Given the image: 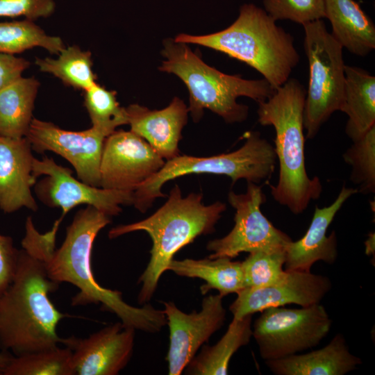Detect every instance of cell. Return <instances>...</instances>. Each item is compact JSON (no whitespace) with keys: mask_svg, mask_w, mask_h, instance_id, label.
Returning a JSON list of instances; mask_svg holds the SVG:
<instances>
[{"mask_svg":"<svg viewBox=\"0 0 375 375\" xmlns=\"http://www.w3.org/2000/svg\"><path fill=\"white\" fill-rule=\"evenodd\" d=\"M353 144L342 155L346 163L351 167V181L358 188V192L374 193L375 191V126Z\"/></svg>","mask_w":375,"mask_h":375,"instance_id":"f546056e","label":"cell"},{"mask_svg":"<svg viewBox=\"0 0 375 375\" xmlns=\"http://www.w3.org/2000/svg\"><path fill=\"white\" fill-rule=\"evenodd\" d=\"M174 41L204 46L241 60L274 89L289 79L300 60L292 35L253 3L242 6L236 20L222 31L204 35L181 33Z\"/></svg>","mask_w":375,"mask_h":375,"instance_id":"5b68a950","label":"cell"},{"mask_svg":"<svg viewBox=\"0 0 375 375\" xmlns=\"http://www.w3.org/2000/svg\"><path fill=\"white\" fill-rule=\"evenodd\" d=\"M340 111L348 116L345 133L355 141L375 126V76L364 69L345 65Z\"/></svg>","mask_w":375,"mask_h":375,"instance_id":"7402d4cb","label":"cell"},{"mask_svg":"<svg viewBox=\"0 0 375 375\" xmlns=\"http://www.w3.org/2000/svg\"><path fill=\"white\" fill-rule=\"evenodd\" d=\"M252 337V315L233 318L227 331L214 345H205L185 367L191 375H224L233 354L247 345Z\"/></svg>","mask_w":375,"mask_h":375,"instance_id":"d4e9b609","label":"cell"},{"mask_svg":"<svg viewBox=\"0 0 375 375\" xmlns=\"http://www.w3.org/2000/svg\"><path fill=\"white\" fill-rule=\"evenodd\" d=\"M55 0H0V17H18L35 20L51 15Z\"/></svg>","mask_w":375,"mask_h":375,"instance_id":"d6a6232c","label":"cell"},{"mask_svg":"<svg viewBox=\"0 0 375 375\" xmlns=\"http://www.w3.org/2000/svg\"><path fill=\"white\" fill-rule=\"evenodd\" d=\"M29 66L23 58L0 52V89L21 77Z\"/></svg>","mask_w":375,"mask_h":375,"instance_id":"e575fe53","label":"cell"},{"mask_svg":"<svg viewBox=\"0 0 375 375\" xmlns=\"http://www.w3.org/2000/svg\"><path fill=\"white\" fill-rule=\"evenodd\" d=\"M59 284L48 276L44 260L19 250L15 276L0 296V349L13 356L59 346L56 328L69 315L58 310L49 294Z\"/></svg>","mask_w":375,"mask_h":375,"instance_id":"7a4b0ae2","label":"cell"},{"mask_svg":"<svg viewBox=\"0 0 375 375\" xmlns=\"http://www.w3.org/2000/svg\"><path fill=\"white\" fill-rule=\"evenodd\" d=\"M110 222L111 217L92 206L78 210L67 227L61 246L44 259L48 276L58 284L68 283L78 290L72 299V306L100 304L103 310L116 315L125 326L158 333L167 324L163 310L150 304L131 306L124 301L119 291L105 288L94 278L92 267L94 242L100 231Z\"/></svg>","mask_w":375,"mask_h":375,"instance_id":"6da1fadb","label":"cell"},{"mask_svg":"<svg viewBox=\"0 0 375 375\" xmlns=\"http://www.w3.org/2000/svg\"><path fill=\"white\" fill-rule=\"evenodd\" d=\"M12 356L13 355L8 351H1L0 352V375H3L6 367L8 365Z\"/></svg>","mask_w":375,"mask_h":375,"instance_id":"d590c367","label":"cell"},{"mask_svg":"<svg viewBox=\"0 0 375 375\" xmlns=\"http://www.w3.org/2000/svg\"><path fill=\"white\" fill-rule=\"evenodd\" d=\"M244 138V144L231 153L210 157L178 155L165 161L160 169L134 190L132 205L145 212L156 198L165 197L161 190L165 183L192 174L226 176L233 184L240 179L268 182L275 169L274 147L258 131H249Z\"/></svg>","mask_w":375,"mask_h":375,"instance_id":"52a82bcc","label":"cell"},{"mask_svg":"<svg viewBox=\"0 0 375 375\" xmlns=\"http://www.w3.org/2000/svg\"><path fill=\"white\" fill-rule=\"evenodd\" d=\"M264 10L275 21L302 25L325 18L324 0H263Z\"/></svg>","mask_w":375,"mask_h":375,"instance_id":"1f68e13d","label":"cell"},{"mask_svg":"<svg viewBox=\"0 0 375 375\" xmlns=\"http://www.w3.org/2000/svg\"><path fill=\"white\" fill-rule=\"evenodd\" d=\"M3 375H75L72 351L65 346L13 356Z\"/></svg>","mask_w":375,"mask_h":375,"instance_id":"83f0119b","label":"cell"},{"mask_svg":"<svg viewBox=\"0 0 375 375\" xmlns=\"http://www.w3.org/2000/svg\"><path fill=\"white\" fill-rule=\"evenodd\" d=\"M306 90L297 79L289 78L267 100L258 103V122L272 126L274 151L279 164L276 185H269L274 199L292 213H302L322 192L317 176L310 178L305 164L303 110Z\"/></svg>","mask_w":375,"mask_h":375,"instance_id":"277c9868","label":"cell"},{"mask_svg":"<svg viewBox=\"0 0 375 375\" xmlns=\"http://www.w3.org/2000/svg\"><path fill=\"white\" fill-rule=\"evenodd\" d=\"M241 262L246 288L269 286L278 282L285 272V250L256 251L249 253Z\"/></svg>","mask_w":375,"mask_h":375,"instance_id":"4dcf8cb0","label":"cell"},{"mask_svg":"<svg viewBox=\"0 0 375 375\" xmlns=\"http://www.w3.org/2000/svg\"><path fill=\"white\" fill-rule=\"evenodd\" d=\"M265 363L276 375H344L356 369L362 360L350 352L344 337L338 333L323 348Z\"/></svg>","mask_w":375,"mask_h":375,"instance_id":"ffe728a7","label":"cell"},{"mask_svg":"<svg viewBox=\"0 0 375 375\" xmlns=\"http://www.w3.org/2000/svg\"><path fill=\"white\" fill-rule=\"evenodd\" d=\"M168 270L181 276L203 280L205 284L200 288L202 294L217 290L224 297L231 293L237 294L246 288L242 262L233 261L228 257L173 259Z\"/></svg>","mask_w":375,"mask_h":375,"instance_id":"603a6c76","label":"cell"},{"mask_svg":"<svg viewBox=\"0 0 375 375\" xmlns=\"http://www.w3.org/2000/svg\"><path fill=\"white\" fill-rule=\"evenodd\" d=\"M332 36L350 53L365 56L375 49V25L354 0H324Z\"/></svg>","mask_w":375,"mask_h":375,"instance_id":"44dd1931","label":"cell"},{"mask_svg":"<svg viewBox=\"0 0 375 375\" xmlns=\"http://www.w3.org/2000/svg\"><path fill=\"white\" fill-rule=\"evenodd\" d=\"M84 106L92 127L106 137L115 131L118 126L128 124L126 108L119 106L116 92L108 90L97 83L84 90Z\"/></svg>","mask_w":375,"mask_h":375,"instance_id":"f1b7e54d","label":"cell"},{"mask_svg":"<svg viewBox=\"0 0 375 375\" xmlns=\"http://www.w3.org/2000/svg\"><path fill=\"white\" fill-rule=\"evenodd\" d=\"M228 201L235 210L234 226L224 237L210 241L209 258L228 257L231 259L242 252L285 249L292 239L276 228L263 215L260 207L266 198L260 186L248 182L245 193L231 191Z\"/></svg>","mask_w":375,"mask_h":375,"instance_id":"30bf717a","label":"cell"},{"mask_svg":"<svg viewBox=\"0 0 375 375\" xmlns=\"http://www.w3.org/2000/svg\"><path fill=\"white\" fill-rule=\"evenodd\" d=\"M203 194L192 192L183 197L178 185L170 190L167 201L149 217L112 228L108 238L114 239L138 231L148 233L152 240L149 262L139 277L141 288L138 297L140 304L153 297L160 278L174 255L202 235L215 231V224L226 210L224 203H202Z\"/></svg>","mask_w":375,"mask_h":375,"instance_id":"3957f363","label":"cell"},{"mask_svg":"<svg viewBox=\"0 0 375 375\" xmlns=\"http://www.w3.org/2000/svg\"><path fill=\"white\" fill-rule=\"evenodd\" d=\"M126 110L131 131L146 140L163 159L167 161L180 155L178 142L189 112L183 101L174 97L161 110L134 103Z\"/></svg>","mask_w":375,"mask_h":375,"instance_id":"d6986e66","label":"cell"},{"mask_svg":"<svg viewBox=\"0 0 375 375\" xmlns=\"http://www.w3.org/2000/svg\"><path fill=\"white\" fill-rule=\"evenodd\" d=\"M32 174L35 180L40 176H44L36 181L35 193L45 206L62 210L59 218L62 221L71 210L80 205L92 206L112 217L121 212V205L133 203V191L108 190L88 185L74 178L71 169L46 156L41 160L33 159Z\"/></svg>","mask_w":375,"mask_h":375,"instance_id":"8fae6325","label":"cell"},{"mask_svg":"<svg viewBox=\"0 0 375 375\" xmlns=\"http://www.w3.org/2000/svg\"><path fill=\"white\" fill-rule=\"evenodd\" d=\"M135 331L119 322L85 338H62L72 351L75 375L118 374L132 357Z\"/></svg>","mask_w":375,"mask_h":375,"instance_id":"2e32d148","label":"cell"},{"mask_svg":"<svg viewBox=\"0 0 375 375\" xmlns=\"http://www.w3.org/2000/svg\"><path fill=\"white\" fill-rule=\"evenodd\" d=\"M260 312L253 324L252 336L265 361L317 347L328 334L332 324L320 303L301 308L271 307Z\"/></svg>","mask_w":375,"mask_h":375,"instance_id":"9c48e42d","label":"cell"},{"mask_svg":"<svg viewBox=\"0 0 375 375\" xmlns=\"http://www.w3.org/2000/svg\"><path fill=\"white\" fill-rule=\"evenodd\" d=\"M223 297L210 294L202 301L199 312L187 314L172 301L163 302V312L169 330L166 357L168 374L179 375L195 356L199 349L224 325L226 311Z\"/></svg>","mask_w":375,"mask_h":375,"instance_id":"4fadbf2b","label":"cell"},{"mask_svg":"<svg viewBox=\"0 0 375 375\" xmlns=\"http://www.w3.org/2000/svg\"><path fill=\"white\" fill-rule=\"evenodd\" d=\"M32 151L26 137L0 135V209L5 213L22 208L33 212L38 209L31 192L36 183L32 174Z\"/></svg>","mask_w":375,"mask_h":375,"instance_id":"ac0fdd59","label":"cell"},{"mask_svg":"<svg viewBox=\"0 0 375 375\" xmlns=\"http://www.w3.org/2000/svg\"><path fill=\"white\" fill-rule=\"evenodd\" d=\"M162 54L166 60L159 69L176 75L186 85L190 92L188 110L194 122L200 120L204 109L227 123L243 122L249 108L238 103V97H247L260 103L275 90L264 78L247 80L219 72L205 63L185 43L166 40Z\"/></svg>","mask_w":375,"mask_h":375,"instance_id":"8992f818","label":"cell"},{"mask_svg":"<svg viewBox=\"0 0 375 375\" xmlns=\"http://www.w3.org/2000/svg\"><path fill=\"white\" fill-rule=\"evenodd\" d=\"M331 288V281L327 276L310 272L285 271L283 277L273 285L240 290L229 310L233 318L240 319L271 307L288 304L307 307L320 303Z\"/></svg>","mask_w":375,"mask_h":375,"instance_id":"9a60e30c","label":"cell"},{"mask_svg":"<svg viewBox=\"0 0 375 375\" xmlns=\"http://www.w3.org/2000/svg\"><path fill=\"white\" fill-rule=\"evenodd\" d=\"M303 26V48L309 66L303 128L306 137L312 139L331 115L340 111L344 99L346 65L343 47L327 31L323 19Z\"/></svg>","mask_w":375,"mask_h":375,"instance_id":"ba28073f","label":"cell"},{"mask_svg":"<svg viewBox=\"0 0 375 375\" xmlns=\"http://www.w3.org/2000/svg\"><path fill=\"white\" fill-rule=\"evenodd\" d=\"M374 240V235H373V237L372 235L369 238V240H367L366 242H365V245H366V253L367 254H369L370 253L372 252V241Z\"/></svg>","mask_w":375,"mask_h":375,"instance_id":"8d00e7d4","label":"cell"},{"mask_svg":"<svg viewBox=\"0 0 375 375\" xmlns=\"http://www.w3.org/2000/svg\"><path fill=\"white\" fill-rule=\"evenodd\" d=\"M358 192L356 188H342L335 200L324 208L315 206L310 224L299 240L290 241L285 247V271L310 272L318 261L333 264L338 257L336 233L327 236L328 228L344 202Z\"/></svg>","mask_w":375,"mask_h":375,"instance_id":"e0dca14e","label":"cell"},{"mask_svg":"<svg viewBox=\"0 0 375 375\" xmlns=\"http://www.w3.org/2000/svg\"><path fill=\"white\" fill-rule=\"evenodd\" d=\"M19 250L12 238L0 234V296L11 283L17 268Z\"/></svg>","mask_w":375,"mask_h":375,"instance_id":"836d02e7","label":"cell"},{"mask_svg":"<svg viewBox=\"0 0 375 375\" xmlns=\"http://www.w3.org/2000/svg\"><path fill=\"white\" fill-rule=\"evenodd\" d=\"M26 137L33 151L60 156L73 166L78 180L100 187V162L106 137L99 131L92 126L84 131H67L33 118Z\"/></svg>","mask_w":375,"mask_h":375,"instance_id":"5bb4252c","label":"cell"},{"mask_svg":"<svg viewBox=\"0 0 375 375\" xmlns=\"http://www.w3.org/2000/svg\"><path fill=\"white\" fill-rule=\"evenodd\" d=\"M165 162L146 140L131 130L115 131L104 140L100 187L133 192Z\"/></svg>","mask_w":375,"mask_h":375,"instance_id":"7c38bea8","label":"cell"},{"mask_svg":"<svg viewBox=\"0 0 375 375\" xmlns=\"http://www.w3.org/2000/svg\"><path fill=\"white\" fill-rule=\"evenodd\" d=\"M39 87L36 78L21 76L0 89V135L26 136Z\"/></svg>","mask_w":375,"mask_h":375,"instance_id":"cb8c5ba5","label":"cell"},{"mask_svg":"<svg viewBox=\"0 0 375 375\" xmlns=\"http://www.w3.org/2000/svg\"><path fill=\"white\" fill-rule=\"evenodd\" d=\"M37 47L53 54L65 47L60 38L47 35L33 20L0 22L1 53L15 55Z\"/></svg>","mask_w":375,"mask_h":375,"instance_id":"4316f807","label":"cell"},{"mask_svg":"<svg viewBox=\"0 0 375 375\" xmlns=\"http://www.w3.org/2000/svg\"><path fill=\"white\" fill-rule=\"evenodd\" d=\"M35 62L41 72L53 75L74 89L84 91L97 83L91 52L76 45L65 47L57 58H36Z\"/></svg>","mask_w":375,"mask_h":375,"instance_id":"484cf974","label":"cell"}]
</instances>
